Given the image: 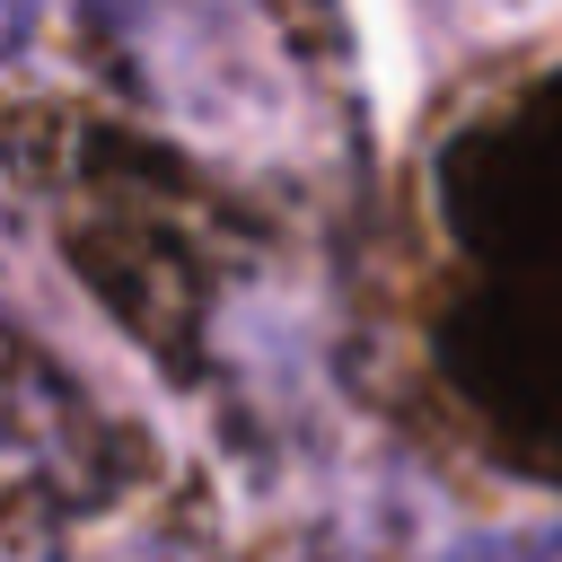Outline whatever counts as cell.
I'll return each mask as SVG.
<instances>
[{
    "mask_svg": "<svg viewBox=\"0 0 562 562\" xmlns=\"http://www.w3.org/2000/svg\"><path fill=\"white\" fill-rule=\"evenodd\" d=\"M35 18H44V0H0V53H18L35 35Z\"/></svg>",
    "mask_w": 562,
    "mask_h": 562,
    "instance_id": "cell-3",
    "label": "cell"
},
{
    "mask_svg": "<svg viewBox=\"0 0 562 562\" xmlns=\"http://www.w3.org/2000/svg\"><path fill=\"white\" fill-rule=\"evenodd\" d=\"M439 562H562V527H492V536L448 544Z\"/></svg>",
    "mask_w": 562,
    "mask_h": 562,
    "instance_id": "cell-2",
    "label": "cell"
},
{
    "mask_svg": "<svg viewBox=\"0 0 562 562\" xmlns=\"http://www.w3.org/2000/svg\"><path fill=\"white\" fill-rule=\"evenodd\" d=\"M97 26L132 88L193 132L272 114V44L255 0H97Z\"/></svg>",
    "mask_w": 562,
    "mask_h": 562,
    "instance_id": "cell-1",
    "label": "cell"
}]
</instances>
